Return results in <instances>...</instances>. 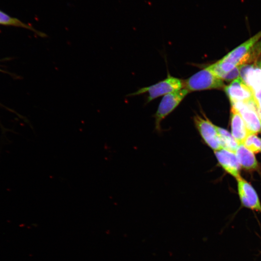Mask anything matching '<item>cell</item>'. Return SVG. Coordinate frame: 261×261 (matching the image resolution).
<instances>
[{"mask_svg": "<svg viewBox=\"0 0 261 261\" xmlns=\"http://www.w3.org/2000/svg\"><path fill=\"white\" fill-rule=\"evenodd\" d=\"M243 144L254 153L261 152V139L256 133H248Z\"/></svg>", "mask_w": 261, "mask_h": 261, "instance_id": "cell-14", "label": "cell"}, {"mask_svg": "<svg viewBox=\"0 0 261 261\" xmlns=\"http://www.w3.org/2000/svg\"><path fill=\"white\" fill-rule=\"evenodd\" d=\"M224 89L231 103L254 101L252 90L240 77L232 81Z\"/></svg>", "mask_w": 261, "mask_h": 261, "instance_id": "cell-7", "label": "cell"}, {"mask_svg": "<svg viewBox=\"0 0 261 261\" xmlns=\"http://www.w3.org/2000/svg\"><path fill=\"white\" fill-rule=\"evenodd\" d=\"M223 80L218 78L209 66L184 80V88L190 93L210 89H224Z\"/></svg>", "mask_w": 261, "mask_h": 261, "instance_id": "cell-1", "label": "cell"}, {"mask_svg": "<svg viewBox=\"0 0 261 261\" xmlns=\"http://www.w3.org/2000/svg\"><path fill=\"white\" fill-rule=\"evenodd\" d=\"M192 120L195 127L203 143L214 151L221 149L217 126L203 114L194 115Z\"/></svg>", "mask_w": 261, "mask_h": 261, "instance_id": "cell-4", "label": "cell"}, {"mask_svg": "<svg viewBox=\"0 0 261 261\" xmlns=\"http://www.w3.org/2000/svg\"><path fill=\"white\" fill-rule=\"evenodd\" d=\"M235 154L242 168L248 171H253L258 168V163L254 153L243 144L238 145Z\"/></svg>", "mask_w": 261, "mask_h": 261, "instance_id": "cell-11", "label": "cell"}, {"mask_svg": "<svg viewBox=\"0 0 261 261\" xmlns=\"http://www.w3.org/2000/svg\"><path fill=\"white\" fill-rule=\"evenodd\" d=\"M257 112L261 122V109L257 108Z\"/></svg>", "mask_w": 261, "mask_h": 261, "instance_id": "cell-15", "label": "cell"}, {"mask_svg": "<svg viewBox=\"0 0 261 261\" xmlns=\"http://www.w3.org/2000/svg\"><path fill=\"white\" fill-rule=\"evenodd\" d=\"M0 24L12 25L16 27L25 28L29 29L31 30L36 32L38 35L42 37H47V35L44 33L38 30H36L32 27L27 25L20 20L15 18H13L8 15L0 11Z\"/></svg>", "mask_w": 261, "mask_h": 261, "instance_id": "cell-13", "label": "cell"}, {"mask_svg": "<svg viewBox=\"0 0 261 261\" xmlns=\"http://www.w3.org/2000/svg\"><path fill=\"white\" fill-rule=\"evenodd\" d=\"M184 88V80L172 76L168 73L166 78L148 87L140 88L128 96H135L147 93L146 102L160 96L176 91Z\"/></svg>", "mask_w": 261, "mask_h": 261, "instance_id": "cell-2", "label": "cell"}, {"mask_svg": "<svg viewBox=\"0 0 261 261\" xmlns=\"http://www.w3.org/2000/svg\"><path fill=\"white\" fill-rule=\"evenodd\" d=\"M239 196L246 207L261 212V204L253 187L241 176L236 179Z\"/></svg>", "mask_w": 261, "mask_h": 261, "instance_id": "cell-8", "label": "cell"}, {"mask_svg": "<svg viewBox=\"0 0 261 261\" xmlns=\"http://www.w3.org/2000/svg\"><path fill=\"white\" fill-rule=\"evenodd\" d=\"M243 119L249 133H256L261 130V122L257 112V106L254 102L231 103Z\"/></svg>", "mask_w": 261, "mask_h": 261, "instance_id": "cell-5", "label": "cell"}, {"mask_svg": "<svg viewBox=\"0 0 261 261\" xmlns=\"http://www.w3.org/2000/svg\"><path fill=\"white\" fill-rule=\"evenodd\" d=\"M221 148L235 153L239 144L227 130L217 126Z\"/></svg>", "mask_w": 261, "mask_h": 261, "instance_id": "cell-12", "label": "cell"}, {"mask_svg": "<svg viewBox=\"0 0 261 261\" xmlns=\"http://www.w3.org/2000/svg\"><path fill=\"white\" fill-rule=\"evenodd\" d=\"M188 93V91L183 88L163 96L153 115L155 129L157 132H161L162 121L178 107Z\"/></svg>", "mask_w": 261, "mask_h": 261, "instance_id": "cell-3", "label": "cell"}, {"mask_svg": "<svg viewBox=\"0 0 261 261\" xmlns=\"http://www.w3.org/2000/svg\"><path fill=\"white\" fill-rule=\"evenodd\" d=\"M261 39V30L228 53L220 60L236 67L243 66L249 53Z\"/></svg>", "mask_w": 261, "mask_h": 261, "instance_id": "cell-6", "label": "cell"}, {"mask_svg": "<svg viewBox=\"0 0 261 261\" xmlns=\"http://www.w3.org/2000/svg\"><path fill=\"white\" fill-rule=\"evenodd\" d=\"M231 134L236 142L243 144L248 131L239 113L233 107L231 110Z\"/></svg>", "mask_w": 261, "mask_h": 261, "instance_id": "cell-10", "label": "cell"}, {"mask_svg": "<svg viewBox=\"0 0 261 261\" xmlns=\"http://www.w3.org/2000/svg\"><path fill=\"white\" fill-rule=\"evenodd\" d=\"M214 153L218 163L227 173L236 179L241 176V166L235 153L221 148Z\"/></svg>", "mask_w": 261, "mask_h": 261, "instance_id": "cell-9", "label": "cell"}]
</instances>
